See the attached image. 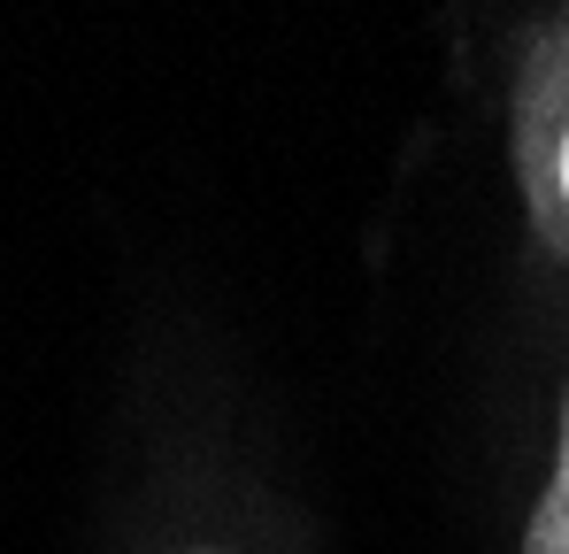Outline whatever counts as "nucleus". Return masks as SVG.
<instances>
[{
	"label": "nucleus",
	"instance_id": "f257e3e1",
	"mask_svg": "<svg viewBox=\"0 0 569 554\" xmlns=\"http://www.w3.org/2000/svg\"><path fill=\"white\" fill-rule=\"evenodd\" d=\"M516 170L547 247L569 255V8L531 39L516 78Z\"/></svg>",
	"mask_w": 569,
	"mask_h": 554
},
{
	"label": "nucleus",
	"instance_id": "f03ea898",
	"mask_svg": "<svg viewBox=\"0 0 569 554\" xmlns=\"http://www.w3.org/2000/svg\"><path fill=\"white\" fill-rule=\"evenodd\" d=\"M523 554H569V385H562V416H555V469H547L539 508L523 524Z\"/></svg>",
	"mask_w": 569,
	"mask_h": 554
},
{
	"label": "nucleus",
	"instance_id": "7ed1b4c3",
	"mask_svg": "<svg viewBox=\"0 0 569 554\" xmlns=\"http://www.w3.org/2000/svg\"><path fill=\"white\" fill-rule=\"evenodd\" d=\"M186 554H231V547H186Z\"/></svg>",
	"mask_w": 569,
	"mask_h": 554
}]
</instances>
